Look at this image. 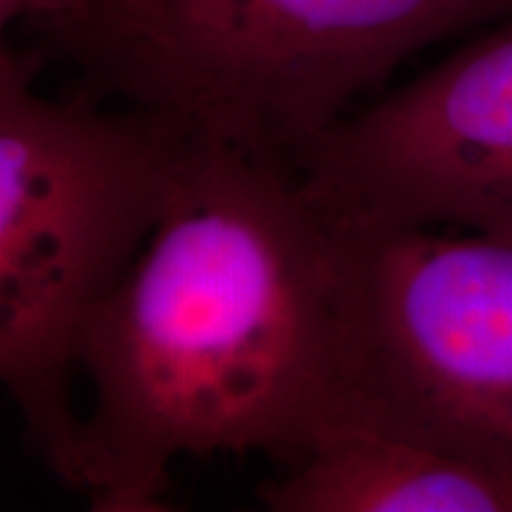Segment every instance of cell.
Wrapping results in <instances>:
<instances>
[{"instance_id": "obj_1", "label": "cell", "mask_w": 512, "mask_h": 512, "mask_svg": "<svg viewBox=\"0 0 512 512\" xmlns=\"http://www.w3.org/2000/svg\"><path fill=\"white\" fill-rule=\"evenodd\" d=\"M332 361L330 223L292 169L188 136L162 219L81 332L79 494L162 512L181 458L294 465L330 420Z\"/></svg>"}, {"instance_id": "obj_2", "label": "cell", "mask_w": 512, "mask_h": 512, "mask_svg": "<svg viewBox=\"0 0 512 512\" xmlns=\"http://www.w3.org/2000/svg\"><path fill=\"white\" fill-rule=\"evenodd\" d=\"M46 48H0V380L36 456L79 491V342L162 219L188 133L76 91Z\"/></svg>"}, {"instance_id": "obj_3", "label": "cell", "mask_w": 512, "mask_h": 512, "mask_svg": "<svg viewBox=\"0 0 512 512\" xmlns=\"http://www.w3.org/2000/svg\"><path fill=\"white\" fill-rule=\"evenodd\" d=\"M510 15L512 0H86L36 31L81 93L290 169L401 64Z\"/></svg>"}, {"instance_id": "obj_4", "label": "cell", "mask_w": 512, "mask_h": 512, "mask_svg": "<svg viewBox=\"0 0 512 512\" xmlns=\"http://www.w3.org/2000/svg\"><path fill=\"white\" fill-rule=\"evenodd\" d=\"M330 230L325 430L392 434L512 489V240L370 223Z\"/></svg>"}, {"instance_id": "obj_5", "label": "cell", "mask_w": 512, "mask_h": 512, "mask_svg": "<svg viewBox=\"0 0 512 512\" xmlns=\"http://www.w3.org/2000/svg\"><path fill=\"white\" fill-rule=\"evenodd\" d=\"M330 223L512 240V15L290 159Z\"/></svg>"}, {"instance_id": "obj_6", "label": "cell", "mask_w": 512, "mask_h": 512, "mask_svg": "<svg viewBox=\"0 0 512 512\" xmlns=\"http://www.w3.org/2000/svg\"><path fill=\"white\" fill-rule=\"evenodd\" d=\"M271 512H512V489L477 467L375 430L328 427L256 486Z\"/></svg>"}, {"instance_id": "obj_7", "label": "cell", "mask_w": 512, "mask_h": 512, "mask_svg": "<svg viewBox=\"0 0 512 512\" xmlns=\"http://www.w3.org/2000/svg\"><path fill=\"white\" fill-rule=\"evenodd\" d=\"M86 0H0V22L8 27L12 22H27L34 29L79 12Z\"/></svg>"}]
</instances>
